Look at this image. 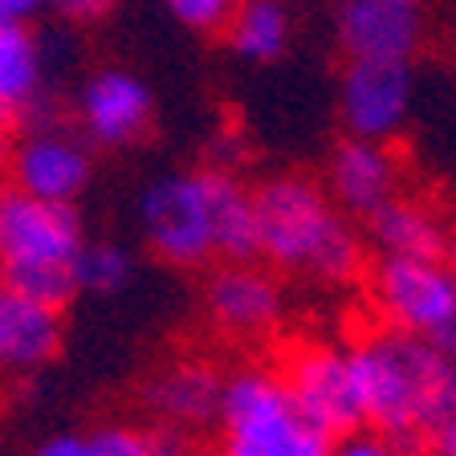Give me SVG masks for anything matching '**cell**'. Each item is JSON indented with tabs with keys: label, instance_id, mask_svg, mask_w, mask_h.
I'll return each mask as SVG.
<instances>
[{
	"label": "cell",
	"instance_id": "1",
	"mask_svg": "<svg viewBox=\"0 0 456 456\" xmlns=\"http://www.w3.org/2000/svg\"><path fill=\"white\" fill-rule=\"evenodd\" d=\"M142 240L175 269L256 261L253 188L224 167L171 171L139 200Z\"/></svg>",
	"mask_w": 456,
	"mask_h": 456
},
{
	"label": "cell",
	"instance_id": "2",
	"mask_svg": "<svg viewBox=\"0 0 456 456\" xmlns=\"http://www.w3.org/2000/svg\"><path fill=\"white\" fill-rule=\"evenodd\" d=\"M351 362L367 428L403 456H424L428 432L456 411V354L383 326L351 342Z\"/></svg>",
	"mask_w": 456,
	"mask_h": 456
},
{
	"label": "cell",
	"instance_id": "3",
	"mask_svg": "<svg viewBox=\"0 0 456 456\" xmlns=\"http://www.w3.org/2000/svg\"><path fill=\"white\" fill-rule=\"evenodd\" d=\"M256 256L277 273L346 285L362 277L367 253L346 212L334 208L322 183L310 175H273L253 188Z\"/></svg>",
	"mask_w": 456,
	"mask_h": 456
},
{
	"label": "cell",
	"instance_id": "4",
	"mask_svg": "<svg viewBox=\"0 0 456 456\" xmlns=\"http://www.w3.org/2000/svg\"><path fill=\"white\" fill-rule=\"evenodd\" d=\"M86 248L74 204L33 200L0 188V281L41 305H61L77 294V256Z\"/></svg>",
	"mask_w": 456,
	"mask_h": 456
},
{
	"label": "cell",
	"instance_id": "5",
	"mask_svg": "<svg viewBox=\"0 0 456 456\" xmlns=\"http://www.w3.org/2000/svg\"><path fill=\"white\" fill-rule=\"evenodd\" d=\"M216 432V456H330L334 448V440L294 408L273 367L224 375Z\"/></svg>",
	"mask_w": 456,
	"mask_h": 456
},
{
	"label": "cell",
	"instance_id": "6",
	"mask_svg": "<svg viewBox=\"0 0 456 456\" xmlns=\"http://www.w3.org/2000/svg\"><path fill=\"white\" fill-rule=\"evenodd\" d=\"M370 297L383 326L456 354V261L379 256L370 269Z\"/></svg>",
	"mask_w": 456,
	"mask_h": 456
},
{
	"label": "cell",
	"instance_id": "7",
	"mask_svg": "<svg viewBox=\"0 0 456 456\" xmlns=\"http://www.w3.org/2000/svg\"><path fill=\"white\" fill-rule=\"evenodd\" d=\"M281 383L294 408L330 440L367 428L359 375L351 362V346L338 342H297L281 362Z\"/></svg>",
	"mask_w": 456,
	"mask_h": 456
},
{
	"label": "cell",
	"instance_id": "8",
	"mask_svg": "<svg viewBox=\"0 0 456 456\" xmlns=\"http://www.w3.org/2000/svg\"><path fill=\"white\" fill-rule=\"evenodd\" d=\"M411 66L399 61H351L338 82V118L346 139L391 142L411 114Z\"/></svg>",
	"mask_w": 456,
	"mask_h": 456
},
{
	"label": "cell",
	"instance_id": "9",
	"mask_svg": "<svg viewBox=\"0 0 456 456\" xmlns=\"http://www.w3.org/2000/svg\"><path fill=\"white\" fill-rule=\"evenodd\" d=\"M9 188L49 204H74L90 183V151L86 142L61 126L17 131L9 147Z\"/></svg>",
	"mask_w": 456,
	"mask_h": 456
},
{
	"label": "cell",
	"instance_id": "10",
	"mask_svg": "<svg viewBox=\"0 0 456 456\" xmlns=\"http://www.w3.org/2000/svg\"><path fill=\"white\" fill-rule=\"evenodd\" d=\"M204 310L228 338H265L281 326L285 289L256 261H220L204 281Z\"/></svg>",
	"mask_w": 456,
	"mask_h": 456
},
{
	"label": "cell",
	"instance_id": "11",
	"mask_svg": "<svg viewBox=\"0 0 456 456\" xmlns=\"http://www.w3.org/2000/svg\"><path fill=\"white\" fill-rule=\"evenodd\" d=\"M338 45L346 61H399L408 66L428 33L424 0H342Z\"/></svg>",
	"mask_w": 456,
	"mask_h": 456
},
{
	"label": "cell",
	"instance_id": "12",
	"mask_svg": "<svg viewBox=\"0 0 456 456\" xmlns=\"http://www.w3.org/2000/svg\"><path fill=\"white\" fill-rule=\"evenodd\" d=\"M77 123L82 134L98 147H134L147 139L155 123V98L151 86L134 77L131 69H98L77 94Z\"/></svg>",
	"mask_w": 456,
	"mask_h": 456
},
{
	"label": "cell",
	"instance_id": "13",
	"mask_svg": "<svg viewBox=\"0 0 456 456\" xmlns=\"http://www.w3.org/2000/svg\"><path fill=\"white\" fill-rule=\"evenodd\" d=\"M220 387H224V375L212 362L180 359L159 367L151 379L142 383V408H147V416L155 424L196 432V428L216 424Z\"/></svg>",
	"mask_w": 456,
	"mask_h": 456
},
{
	"label": "cell",
	"instance_id": "14",
	"mask_svg": "<svg viewBox=\"0 0 456 456\" xmlns=\"http://www.w3.org/2000/svg\"><path fill=\"white\" fill-rule=\"evenodd\" d=\"M399 159L387 142L367 139H342L326 163V196L338 212L370 216L383 208L391 196H399Z\"/></svg>",
	"mask_w": 456,
	"mask_h": 456
},
{
	"label": "cell",
	"instance_id": "15",
	"mask_svg": "<svg viewBox=\"0 0 456 456\" xmlns=\"http://www.w3.org/2000/svg\"><path fill=\"white\" fill-rule=\"evenodd\" d=\"M66 338L61 310L41 305L0 281V375H37L57 359Z\"/></svg>",
	"mask_w": 456,
	"mask_h": 456
},
{
	"label": "cell",
	"instance_id": "16",
	"mask_svg": "<svg viewBox=\"0 0 456 456\" xmlns=\"http://www.w3.org/2000/svg\"><path fill=\"white\" fill-rule=\"evenodd\" d=\"M370 240L379 256H411V261H448L452 256V232L428 204L408 196H391L383 208L367 216Z\"/></svg>",
	"mask_w": 456,
	"mask_h": 456
},
{
	"label": "cell",
	"instance_id": "17",
	"mask_svg": "<svg viewBox=\"0 0 456 456\" xmlns=\"http://www.w3.org/2000/svg\"><path fill=\"white\" fill-rule=\"evenodd\" d=\"M41 41L28 25H0V123L17 131L41 102Z\"/></svg>",
	"mask_w": 456,
	"mask_h": 456
},
{
	"label": "cell",
	"instance_id": "18",
	"mask_svg": "<svg viewBox=\"0 0 456 456\" xmlns=\"http://www.w3.org/2000/svg\"><path fill=\"white\" fill-rule=\"evenodd\" d=\"M220 37L237 57H245L253 66H269L294 41V20H289L281 0H248V4L232 9Z\"/></svg>",
	"mask_w": 456,
	"mask_h": 456
},
{
	"label": "cell",
	"instance_id": "19",
	"mask_svg": "<svg viewBox=\"0 0 456 456\" xmlns=\"http://www.w3.org/2000/svg\"><path fill=\"white\" fill-rule=\"evenodd\" d=\"M90 440V456H196L191 432L180 428H134V424H102Z\"/></svg>",
	"mask_w": 456,
	"mask_h": 456
},
{
	"label": "cell",
	"instance_id": "20",
	"mask_svg": "<svg viewBox=\"0 0 456 456\" xmlns=\"http://www.w3.org/2000/svg\"><path fill=\"white\" fill-rule=\"evenodd\" d=\"M134 281V256L123 245H86L77 256V294L114 297Z\"/></svg>",
	"mask_w": 456,
	"mask_h": 456
},
{
	"label": "cell",
	"instance_id": "21",
	"mask_svg": "<svg viewBox=\"0 0 456 456\" xmlns=\"http://www.w3.org/2000/svg\"><path fill=\"white\" fill-rule=\"evenodd\" d=\"M163 4L183 28L204 33V37H220L232 9H237V0H163Z\"/></svg>",
	"mask_w": 456,
	"mask_h": 456
},
{
	"label": "cell",
	"instance_id": "22",
	"mask_svg": "<svg viewBox=\"0 0 456 456\" xmlns=\"http://www.w3.org/2000/svg\"><path fill=\"white\" fill-rule=\"evenodd\" d=\"M330 456H403L391 440L375 436L370 428H359V432H351V436H338L330 448Z\"/></svg>",
	"mask_w": 456,
	"mask_h": 456
},
{
	"label": "cell",
	"instance_id": "23",
	"mask_svg": "<svg viewBox=\"0 0 456 456\" xmlns=\"http://www.w3.org/2000/svg\"><path fill=\"white\" fill-rule=\"evenodd\" d=\"M45 4L69 25H98L114 9V0H45Z\"/></svg>",
	"mask_w": 456,
	"mask_h": 456
},
{
	"label": "cell",
	"instance_id": "24",
	"mask_svg": "<svg viewBox=\"0 0 456 456\" xmlns=\"http://www.w3.org/2000/svg\"><path fill=\"white\" fill-rule=\"evenodd\" d=\"M33 456H90V440L77 432H57V436L41 440Z\"/></svg>",
	"mask_w": 456,
	"mask_h": 456
},
{
	"label": "cell",
	"instance_id": "25",
	"mask_svg": "<svg viewBox=\"0 0 456 456\" xmlns=\"http://www.w3.org/2000/svg\"><path fill=\"white\" fill-rule=\"evenodd\" d=\"M424 456H456V411L444 416L424 440Z\"/></svg>",
	"mask_w": 456,
	"mask_h": 456
},
{
	"label": "cell",
	"instance_id": "26",
	"mask_svg": "<svg viewBox=\"0 0 456 456\" xmlns=\"http://www.w3.org/2000/svg\"><path fill=\"white\" fill-rule=\"evenodd\" d=\"M41 9H45V0H0V25H25Z\"/></svg>",
	"mask_w": 456,
	"mask_h": 456
},
{
	"label": "cell",
	"instance_id": "27",
	"mask_svg": "<svg viewBox=\"0 0 456 456\" xmlns=\"http://www.w3.org/2000/svg\"><path fill=\"white\" fill-rule=\"evenodd\" d=\"M9 147H12V131L4 123H0V167L9 163Z\"/></svg>",
	"mask_w": 456,
	"mask_h": 456
},
{
	"label": "cell",
	"instance_id": "28",
	"mask_svg": "<svg viewBox=\"0 0 456 456\" xmlns=\"http://www.w3.org/2000/svg\"><path fill=\"white\" fill-rule=\"evenodd\" d=\"M237 4H248V0H237Z\"/></svg>",
	"mask_w": 456,
	"mask_h": 456
}]
</instances>
